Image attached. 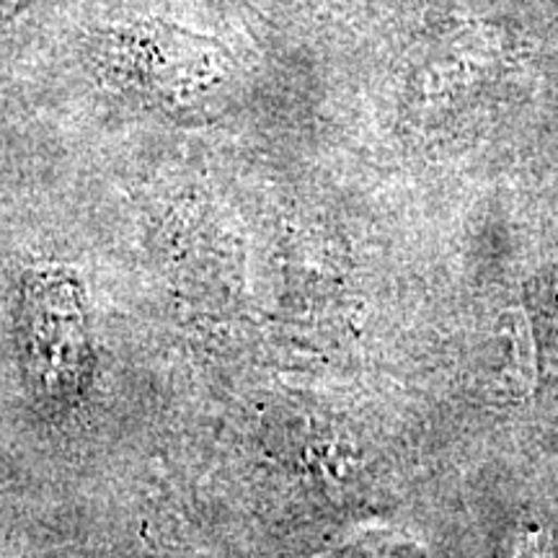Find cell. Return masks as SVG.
<instances>
[{"label":"cell","instance_id":"6da1fadb","mask_svg":"<svg viewBox=\"0 0 558 558\" xmlns=\"http://www.w3.org/2000/svg\"><path fill=\"white\" fill-rule=\"evenodd\" d=\"M26 375L45 403L62 407L83 393L88 375V324L78 282L60 271H34L21 298Z\"/></svg>","mask_w":558,"mask_h":558},{"label":"cell","instance_id":"7a4b0ae2","mask_svg":"<svg viewBox=\"0 0 558 558\" xmlns=\"http://www.w3.org/2000/svg\"><path fill=\"white\" fill-rule=\"evenodd\" d=\"M96 65L160 104H181L215 78V54L169 21L145 19L99 29L88 41Z\"/></svg>","mask_w":558,"mask_h":558},{"label":"cell","instance_id":"3957f363","mask_svg":"<svg viewBox=\"0 0 558 558\" xmlns=\"http://www.w3.org/2000/svg\"><path fill=\"white\" fill-rule=\"evenodd\" d=\"M501 558H558L546 535L533 530V533H520L509 541Z\"/></svg>","mask_w":558,"mask_h":558}]
</instances>
